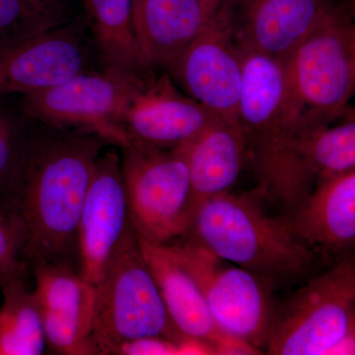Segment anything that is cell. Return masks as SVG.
Segmentation results:
<instances>
[{"mask_svg":"<svg viewBox=\"0 0 355 355\" xmlns=\"http://www.w3.org/2000/svg\"><path fill=\"white\" fill-rule=\"evenodd\" d=\"M286 218L319 258L336 263L347 256L355 243V169L321 180Z\"/></svg>","mask_w":355,"mask_h":355,"instance_id":"16","label":"cell"},{"mask_svg":"<svg viewBox=\"0 0 355 355\" xmlns=\"http://www.w3.org/2000/svg\"><path fill=\"white\" fill-rule=\"evenodd\" d=\"M186 236L272 288L307 277L320 259L294 235L286 217L270 216L257 195L229 191L209 198Z\"/></svg>","mask_w":355,"mask_h":355,"instance_id":"2","label":"cell"},{"mask_svg":"<svg viewBox=\"0 0 355 355\" xmlns=\"http://www.w3.org/2000/svg\"><path fill=\"white\" fill-rule=\"evenodd\" d=\"M189 93L222 120L238 123L242 53L220 12L170 65Z\"/></svg>","mask_w":355,"mask_h":355,"instance_id":"11","label":"cell"},{"mask_svg":"<svg viewBox=\"0 0 355 355\" xmlns=\"http://www.w3.org/2000/svg\"><path fill=\"white\" fill-rule=\"evenodd\" d=\"M166 246L195 280L222 335L263 354L277 307L272 287L188 236Z\"/></svg>","mask_w":355,"mask_h":355,"instance_id":"6","label":"cell"},{"mask_svg":"<svg viewBox=\"0 0 355 355\" xmlns=\"http://www.w3.org/2000/svg\"><path fill=\"white\" fill-rule=\"evenodd\" d=\"M221 0H133V30L142 71L169 69L214 20Z\"/></svg>","mask_w":355,"mask_h":355,"instance_id":"17","label":"cell"},{"mask_svg":"<svg viewBox=\"0 0 355 355\" xmlns=\"http://www.w3.org/2000/svg\"><path fill=\"white\" fill-rule=\"evenodd\" d=\"M144 79L118 69L86 70L55 87L24 96L21 113L28 120L93 133L107 144L125 148L132 144L123 119Z\"/></svg>","mask_w":355,"mask_h":355,"instance_id":"8","label":"cell"},{"mask_svg":"<svg viewBox=\"0 0 355 355\" xmlns=\"http://www.w3.org/2000/svg\"><path fill=\"white\" fill-rule=\"evenodd\" d=\"M219 121L223 120L200 102L179 92L165 74L144 79L128 107L123 128L132 144L175 150Z\"/></svg>","mask_w":355,"mask_h":355,"instance_id":"14","label":"cell"},{"mask_svg":"<svg viewBox=\"0 0 355 355\" xmlns=\"http://www.w3.org/2000/svg\"><path fill=\"white\" fill-rule=\"evenodd\" d=\"M86 21L0 42V98L42 92L86 71Z\"/></svg>","mask_w":355,"mask_h":355,"instance_id":"10","label":"cell"},{"mask_svg":"<svg viewBox=\"0 0 355 355\" xmlns=\"http://www.w3.org/2000/svg\"><path fill=\"white\" fill-rule=\"evenodd\" d=\"M282 62L309 125H327L349 112L355 90V27L342 9L334 6Z\"/></svg>","mask_w":355,"mask_h":355,"instance_id":"5","label":"cell"},{"mask_svg":"<svg viewBox=\"0 0 355 355\" xmlns=\"http://www.w3.org/2000/svg\"><path fill=\"white\" fill-rule=\"evenodd\" d=\"M121 151L128 216L137 237L167 245L188 234L193 214L183 151L140 144Z\"/></svg>","mask_w":355,"mask_h":355,"instance_id":"7","label":"cell"},{"mask_svg":"<svg viewBox=\"0 0 355 355\" xmlns=\"http://www.w3.org/2000/svg\"><path fill=\"white\" fill-rule=\"evenodd\" d=\"M71 21L67 0H0V42L37 36Z\"/></svg>","mask_w":355,"mask_h":355,"instance_id":"22","label":"cell"},{"mask_svg":"<svg viewBox=\"0 0 355 355\" xmlns=\"http://www.w3.org/2000/svg\"><path fill=\"white\" fill-rule=\"evenodd\" d=\"M85 6L105 69L144 73L133 30V0H85Z\"/></svg>","mask_w":355,"mask_h":355,"instance_id":"20","label":"cell"},{"mask_svg":"<svg viewBox=\"0 0 355 355\" xmlns=\"http://www.w3.org/2000/svg\"><path fill=\"white\" fill-rule=\"evenodd\" d=\"M182 354L181 345L162 336H142L121 343L113 355H177Z\"/></svg>","mask_w":355,"mask_h":355,"instance_id":"25","label":"cell"},{"mask_svg":"<svg viewBox=\"0 0 355 355\" xmlns=\"http://www.w3.org/2000/svg\"><path fill=\"white\" fill-rule=\"evenodd\" d=\"M240 50L243 74L238 123L246 137L248 163L261 187L272 177L287 141L305 125V120L284 62Z\"/></svg>","mask_w":355,"mask_h":355,"instance_id":"9","label":"cell"},{"mask_svg":"<svg viewBox=\"0 0 355 355\" xmlns=\"http://www.w3.org/2000/svg\"><path fill=\"white\" fill-rule=\"evenodd\" d=\"M32 268L49 349L57 354L92 355L95 286L69 266L38 263Z\"/></svg>","mask_w":355,"mask_h":355,"instance_id":"15","label":"cell"},{"mask_svg":"<svg viewBox=\"0 0 355 355\" xmlns=\"http://www.w3.org/2000/svg\"><path fill=\"white\" fill-rule=\"evenodd\" d=\"M330 0H221L236 44L284 60L330 12Z\"/></svg>","mask_w":355,"mask_h":355,"instance_id":"13","label":"cell"},{"mask_svg":"<svg viewBox=\"0 0 355 355\" xmlns=\"http://www.w3.org/2000/svg\"><path fill=\"white\" fill-rule=\"evenodd\" d=\"M355 335V263L343 257L275 307L265 352L324 355Z\"/></svg>","mask_w":355,"mask_h":355,"instance_id":"4","label":"cell"},{"mask_svg":"<svg viewBox=\"0 0 355 355\" xmlns=\"http://www.w3.org/2000/svg\"><path fill=\"white\" fill-rule=\"evenodd\" d=\"M28 270L19 219L0 193V288L13 280L26 279Z\"/></svg>","mask_w":355,"mask_h":355,"instance_id":"24","label":"cell"},{"mask_svg":"<svg viewBox=\"0 0 355 355\" xmlns=\"http://www.w3.org/2000/svg\"><path fill=\"white\" fill-rule=\"evenodd\" d=\"M43 125L32 130L3 197L19 219L23 258L76 266L77 227L98 158L107 142L80 130Z\"/></svg>","mask_w":355,"mask_h":355,"instance_id":"1","label":"cell"},{"mask_svg":"<svg viewBox=\"0 0 355 355\" xmlns=\"http://www.w3.org/2000/svg\"><path fill=\"white\" fill-rule=\"evenodd\" d=\"M137 240L166 310L181 335L209 343L216 354H223L229 345L239 342L226 338L219 331L195 280L167 246L139 237Z\"/></svg>","mask_w":355,"mask_h":355,"instance_id":"18","label":"cell"},{"mask_svg":"<svg viewBox=\"0 0 355 355\" xmlns=\"http://www.w3.org/2000/svg\"><path fill=\"white\" fill-rule=\"evenodd\" d=\"M142 336H162L180 345L186 338L170 319L130 226L95 286L92 355H113L121 343Z\"/></svg>","mask_w":355,"mask_h":355,"instance_id":"3","label":"cell"},{"mask_svg":"<svg viewBox=\"0 0 355 355\" xmlns=\"http://www.w3.org/2000/svg\"><path fill=\"white\" fill-rule=\"evenodd\" d=\"M27 118L4 106L0 98V193H6L29 140L31 128Z\"/></svg>","mask_w":355,"mask_h":355,"instance_id":"23","label":"cell"},{"mask_svg":"<svg viewBox=\"0 0 355 355\" xmlns=\"http://www.w3.org/2000/svg\"><path fill=\"white\" fill-rule=\"evenodd\" d=\"M179 149L190 173L193 216L205 200L230 191L248 164L246 137L239 123L217 121Z\"/></svg>","mask_w":355,"mask_h":355,"instance_id":"19","label":"cell"},{"mask_svg":"<svg viewBox=\"0 0 355 355\" xmlns=\"http://www.w3.org/2000/svg\"><path fill=\"white\" fill-rule=\"evenodd\" d=\"M0 308V355H40L46 349L41 311L26 279L2 287Z\"/></svg>","mask_w":355,"mask_h":355,"instance_id":"21","label":"cell"},{"mask_svg":"<svg viewBox=\"0 0 355 355\" xmlns=\"http://www.w3.org/2000/svg\"><path fill=\"white\" fill-rule=\"evenodd\" d=\"M130 226L121 155L113 148L96 162L77 227L76 272L83 279L99 282Z\"/></svg>","mask_w":355,"mask_h":355,"instance_id":"12","label":"cell"}]
</instances>
